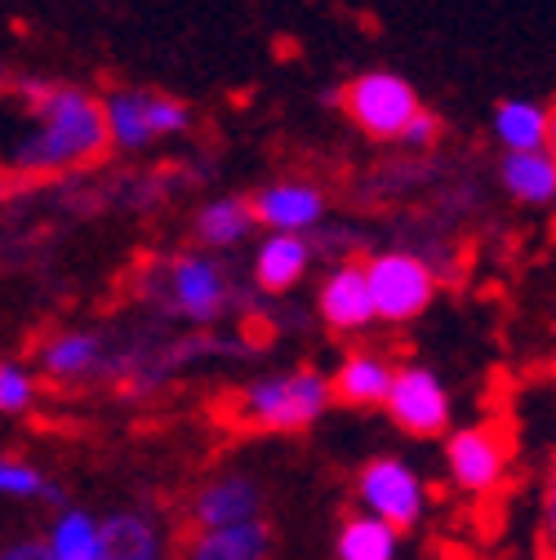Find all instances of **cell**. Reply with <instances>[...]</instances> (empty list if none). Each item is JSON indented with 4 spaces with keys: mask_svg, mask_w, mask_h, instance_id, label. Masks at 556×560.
<instances>
[{
    "mask_svg": "<svg viewBox=\"0 0 556 560\" xmlns=\"http://www.w3.org/2000/svg\"><path fill=\"white\" fill-rule=\"evenodd\" d=\"M23 133L10 143V174L19 178H54L72 174L112 152L107 103L72 81H19Z\"/></svg>",
    "mask_w": 556,
    "mask_h": 560,
    "instance_id": "1",
    "label": "cell"
},
{
    "mask_svg": "<svg viewBox=\"0 0 556 560\" xmlns=\"http://www.w3.org/2000/svg\"><path fill=\"white\" fill-rule=\"evenodd\" d=\"M334 405V387L325 370L312 365H294V370H276V374H258L250 378L236 396H232V423L245 432H263V436H299L312 432L325 409Z\"/></svg>",
    "mask_w": 556,
    "mask_h": 560,
    "instance_id": "2",
    "label": "cell"
},
{
    "mask_svg": "<svg viewBox=\"0 0 556 560\" xmlns=\"http://www.w3.org/2000/svg\"><path fill=\"white\" fill-rule=\"evenodd\" d=\"M143 294L165 316H178L192 325H215L232 307V280H228V267L219 262V254L183 249L148 271Z\"/></svg>",
    "mask_w": 556,
    "mask_h": 560,
    "instance_id": "3",
    "label": "cell"
},
{
    "mask_svg": "<svg viewBox=\"0 0 556 560\" xmlns=\"http://www.w3.org/2000/svg\"><path fill=\"white\" fill-rule=\"evenodd\" d=\"M338 103H343V116L352 120L361 133L379 138V143H401V138L409 133V125L428 112L419 90L396 72H383V67H374V72H357L343 85Z\"/></svg>",
    "mask_w": 556,
    "mask_h": 560,
    "instance_id": "4",
    "label": "cell"
},
{
    "mask_svg": "<svg viewBox=\"0 0 556 560\" xmlns=\"http://www.w3.org/2000/svg\"><path fill=\"white\" fill-rule=\"evenodd\" d=\"M352 494H357V508L366 516H379L383 525H392L401 534L419 529L428 516V503H432L428 480L396 454L370 458L352 480Z\"/></svg>",
    "mask_w": 556,
    "mask_h": 560,
    "instance_id": "5",
    "label": "cell"
},
{
    "mask_svg": "<svg viewBox=\"0 0 556 560\" xmlns=\"http://www.w3.org/2000/svg\"><path fill=\"white\" fill-rule=\"evenodd\" d=\"M512 471V441L508 428L485 418V423L454 428L445 436V476L467 499H495Z\"/></svg>",
    "mask_w": 556,
    "mask_h": 560,
    "instance_id": "6",
    "label": "cell"
},
{
    "mask_svg": "<svg viewBox=\"0 0 556 560\" xmlns=\"http://www.w3.org/2000/svg\"><path fill=\"white\" fill-rule=\"evenodd\" d=\"M370 271V290H374V307L383 325H409L419 320L432 299L441 276L424 254H409V249H379L366 258Z\"/></svg>",
    "mask_w": 556,
    "mask_h": 560,
    "instance_id": "7",
    "label": "cell"
},
{
    "mask_svg": "<svg viewBox=\"0 0 556 560\" xmlns=\"http://www.w3.org/2000/svg\"><path fill=\"white\" fill-rule=\"evenodd\" d=\"M107 129L116 152H143L165 138H178L192 129V107L178 94L161 90H112L107 98Z\"/></svg>",
    "mask_w": 556,
    "mask_h": 560,
    "instance_id": "8",
    "label": "cell"
},
{
    "mask_svg": "<svg viewBox=\"0 0 556 560\" xmlns=\"http://www.w3.org/2000/svg\"><path fill=\"white\" fill-rule=\"evenodd\" d=\"M387 418L405 432V436H450V423H454V400H450V387L441 383L437 370L409 361V365H396V383H392V396H387Z\"/></svg>",
    "mask_w": 556,
    "mask_h": 560,
    "instance_id": "9",
    "label": "cell"
},
{
    "mask_svg": "<svg viewBox=\"0 0 556 560\" xmlns=\"http://www.w3.org/2000/svg\"><path fill=\"white\" fill-rule=\"evenodd\" d=\"M254 521H267L263 485L241 467H223L215 476H205L187 499L192 529H236V525H254Z\"/></svg>",
    "mask_w": 556,
    "mask_h": 560,
    "instance_id": "10",
    "label": "cell"
},
{
    "mask_svg": "<svg viewBox=\"0 0 556 560\" xmlns=\"http://www.w3.org/2000/svg\"><path fill=\"white\" fill-rule=\"evenodd\" d=\"M316 316L338 338H357L370 325H379V307H374L366 262L343 258V262H334L325 271V280L316 285Z\"/></svg>",
    "mask_w": 556,
    "mask_h": 560,
    "instance_id": "11",
    "label": "cell"
},
{
    "mask_svg": "<svg viewBox=\"0 0 556 560\" xmlns=\"http://www.w3.org/2000/svg\"><path fill=\"white\" fill-rule=\"evenodd\" d=\"M254 219L263 236H308L325 223V191L303 178H276L263 183L254 196Z\"/></svg>",
    "mask_w": 556,
    "mask_h": 560,
    "instance_id": "12",
    "label": "cell"
},
{
    "mask_svg": "<svg viewBox=\"0 0 556 560\" xmlns=\"http://www.w3.org/2000/svg\"><path fill=\"white\" fill-rule=\"evenodd\" d=\"M32 365L40 370V378L49 383H85L94 378L103 365H107V342L94 334V329H77V325H67V329H54L36 342V357Z\"/></svg>",
    "mask_w": 556,
    "mask_h": 560,
    "instance_id": "13",
    "label": "cell"
},
{
    "mask_svg": "<svg viewBox=\"0 0 556 560\" xmlns=\"http://www.w3.org/2000/svg\"><path fill=\"white\" fill-rule=\"evenodd\" d=\"M392 383H396V365L379 352H347L329 370L334 405H347V409H387Z\"/></svg>",
    "mask_w": 556,
    "mask_h": 560,
    "instance_id": "14",
    "label": "cell"
},
{
    "mask_svg": "<svg viewBox=\"0 0 556 560\" xmlns=\"http://www.w3.org/2000/svg\"><path fill=\"white\" fill-rule=\"evenodd\" d=\"M103 560H170L165 525L143 508H116L103 516Z\"/></svg>",
    "mask_w": 556,
    "mask_h": 560,
    "instance_id": "15",
    "label": "cell"
},
{
    "mask_svg": "<svg viewBox=\"0 0 556 560\" xmlns=\"http://www.w3.org/2000/svg\"><path fill=\"white\" fill-rule=\"evenodd\" d=\"M312 241L308 236H263L254 249V285L263 294H290L312 271Z\"/></svg>",
    "mask_w": 556,
    "mask_h": 560,
    "instance_id": "16",
    "label": "cell"
},
{
    "mask_svg": "<svg viewBox=\"0 0 556 560\" xmlns=\"http://www.w3.org/2000/svg\"><path fill=\"white\" fill-rule=\"evenodd\" d=\"M503 156H521V152H547L552 148V129H556V112L543 107L538 98H503L495 107L490 120Z\"/></svg>",
    "mask_w": 556,
    "mask_h": 560,
    "instance_id": "17",
    "label": "cell"
},
{
    "mask_svg": "<svg viewBox=\"0 0 556 560\" xmlns=\"http://www.w3.org/2000/svg\"><path fill=\"white\" fill-rule=\"evenodd\" d=\"M271 525H236V529H192L178 547V560H271Z\"/></svg>",
    "mask_w": 556,
    "mask_h": 560,
    "instance_id": "18",
    "label": "cell"
},
{
    "mask_svg": "<svg viewBox=\"0 0 556 560\" xmlns=\"http://www.w3.org/2000/svg\"><path fill=\"white\" fill-rule=\"evenodd\" d=\"M254 228H258V219H254V205L245 196H215V200H205L192 219V232H196L205 254L236 249L241 241H250Z\"/></svg>",
    "mask_w": 556,
    "mask_h": 560,
    "instance_id": "19",
    "label": "cell"
},
{
    "mask_svg": "<svg viewBox=\"0 0 556 560\" xmlns=\"http://www.w3.org/2000/svg\"><path fill=\"white\" fill-rule=\"evenodd\" d=\"M45 542L58 560H103V516L67 503V508L49 512Z\"/></svg>",
    "mask_w": 556,
    "mask_h": 560,
    "instance_id": "20",
    "label": "cell"
},
{
    "mask_svg": "<svg viewBox=\"0 0 556 560\" xmlns=\"http://www.w3.org/2000/svg\"><path fill=\"white\" fill-rule=\"evenodd\" d=\"M499 183L517 205L543 209L556 205V156L552 152H521L499 161Z\"/></svg>",
    "mask_w": 556,
    "mask_h": 560,
    "instance_id": "21",
    "label": "cell"
},
{
    "mask_svg": "<svg viewBox=\"0 0 556 560\" xmlns=\"http://www.w3.org/2000/svg\"><path fill=\"white\" fill-rule=\"evenodd\" d=\"M334 560H401V529L366 512L343 516L334 534Z\"/></svg>",
    "mask_w": 556,
    "mask_h": 560,
    "instance_id": "22",
    "label": "cell"
},
{
    "mask_svg": "<svg viewBox=\"0 0 556 560\" xmlns=\"http://www.w3.org/2000/svg\"><path fill=\"white\" fill-rule=\"evenodd\" d=\"M0 494L14 499V503H49L54 512L67 508L62 489H58L32 458H19V454H5V458H0Z\"/></svg>",
    "mask_w": 556,
    "mask_h": 560,
    "instance_id": "23",
    "label": "cell"
},
{
    "mask_svg": "<svg viewBox=\"0 0 556 560\" xmlns=\"http://www.w3.org/2000/svg\"><path fill=\"white\" fill-rule=\"evenodd\" d=\"M40 370L32 361H5L0 365V413H32L36 400H40Z\"/></svg>",
    "mask_w": 556,
    "mask_h": 560,
    "instance_id": "24",
    "label": "cell"
},
{
    "mask_svg": "<svg viewBox=\"0 0 556 560\" xmlns=\"http://www.w3.org/2000/svg\"><path fill=\"white\" fill-rule=\"evenodd\" d=\"M0 560H58L45 542V534H19L0 547Z\"/></svg>",
    "mask_w": 556,
    "mask_h": 560,
    "instance_id": "25",
    "label": "cell"
},
{
    "mask_svg": "<svg viewBox=\"0 0 556 560\" xmlns=\"http://www.w3.org/2000/svg\"><path fill=\"white\" fill-rule=\"evenodd\" d=\"M543 542L547 556L556 551V450L547 458V476H543Z\"/></svg>",
    "mask_w": 556,
    "mask_h": 560,
    "instance_id": "26",
    "label": "cell"
},
{
    "mask_svg": "<svg viewBox=\"0 0 556 560\" xmlns=\"http://www.w3.org/2000/svg\"><path fill=\"white\" fill-rule=\"evenodd\" d=\"M437 138H441V120H437V112H424L419 120L409 125V133L401 138V148H409V152H428V148H437Z\"/></svg>",
    "mask_w": 556,
    "mask_h": 560,
    "instance_id": "27",
    "label": "cell"
},
{
    "mask_svg": "<svg viewBox=\"0 0 556 560\" xmlns=\"http://www.w3.org/2000/svg\"><path fill=\"white\" fill-rule=\"evenodd\" d=\"M547 152H552V156H556V129H552V148H547Z\"/></svg>",
    "mask_w": 556,
    "mask_h": 560,
    "instance_id": "28",
    "label": "cell"
},
{
    "mask_svg": "<svg viewBox=\"0 0 556 560\" xmlns=\"http://www.w3.org/2000/svg\"><path fill=\"white\" fill-rule=\"evenodd\" d=\"M547 560H556V551H552V556H547Z\"/></svg>",
    "mask_w": 556,
    "mask_h": 560,
    "instance_id": "29",
    "label": "cell"
}]
</instances>
